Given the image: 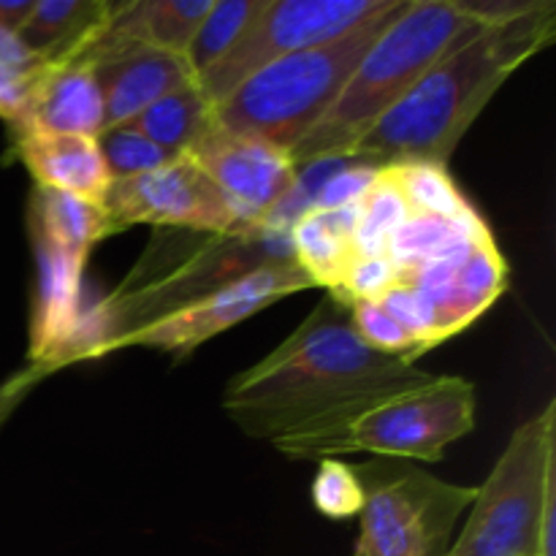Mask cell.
<instances>
[{"label": "cell", "mask_w": 556, "mask_h": 556, "mask_svg": "<svg viewBox=\"0 0 556 556\" xmlns=\"http://www.w3.org/2000/svg\"><path fill=\"white\" fill-rule=\"evenodd\" d=\"M478 25L462 0H410L372 43L334 106L288 150L293 166L337 161L391 112L418 79Z\"/></svg>", "instance_id": "cell-5"}, {"label": "cell", "mask_w": 556, "mask_h": 556, "mask_svg": "<svg viewBox=\"0 0 556 556\" xmlns=\"http://www.w3.org/2000/svg\"><path fill=\"white\" fill-rule=\"evenodd\" d=\"M43 71L47 63L38 60L16 33L0 30V119H5L11 130L25 128L27 109Z\"/></svg>", "instance_id": "cell-25"}, {"label": "cell", "mask_w": 556, "mask_h": 556, "mask_svg": "<svg viewBox=\"0 0 556 556\" xmlns=\"http://www.w3.org/2000/svg\"><path fill=\"white\" fill-rule=\"evenodd\" d=\"M416 372L413 364L372 351L353 329L351 309L326 299L269 356L233 375L223 407L244 434L277 440L342 402Z\"/></svg>", "instance_id": "cell-2"}, {"label": "cell", "mask_w": 556, "mask_h": 556, "mask_svg": "<svg viewBox=\"0 0 556 556\" xmlns=\"http://www.w3.org/2000/svg\"><path fill=\"white\" fill-rule=\"evenodd\" d=\"M356 223L358 204L340 210L309 206L291 223V255L315 286L340 291L351 266L362 258L356 250Z\"/></svg>", "instance_id": "cell-19"}, {"label": "cell", "mask_w": 556, "mask_h": 556, "mask_svg": "<svg viewBox=\"0 0 556 556\" xmlns=\"http://www.w3.org/2000/svg\"><path fill=\"white\" fill-rule=\"evenodd\" d=\"M212 3L215 0H125L106 33L79 60L125 47L161 49L185 58Z\"/></svg>", "instance_id": "cell-16"}, {"label": "cell", "mask_w": 556, "mask_h": 556, "mask_svg": "<svg viewBox=\"0 0 556 556\" xmlns=\"http://www.w3.org/2000/svg\"><path fill=\"white\" fill-rule=\"evenodd\" d=\"M215 125V109L210 106L195 85L168 92L166 98L152 103L141 114L123 123V128L155 141L174 155H185L193 144H199Z\"/></svg>", "instance_id": "cell-21"}, {"label": "cell", "mask_w": 556, "mask_h": 556, "mask_svg": "<svg viewBox=\"0 0 556 556\" xmlns=\"http://www.w3.org/2000/svg\"><path fill=\"white\" fill-rule=\"evenodd\" d=\"M313 505L326 519H353L364 508V486L356 467L342 459H320L313 481Z\"/></svg>", "instance_id": "cell-28"}, {"label": "cell", "mask_w": 556, "mask_h": 556, "mask_svg": "<svg viewBox=\"0 0 556 556\" xmlns=\"http://www.w3.org/2000/svg\"><path fill=\"white\" fill-rule=\"evenodd\" d=\"M378 304L402 326V331L416 342L418 356H424V353L432 351V348H438L440 342H443L438 326V313H434L432 302H429L421 291H416V288L396 282L391 291H386L383 296L378 299Z\"/></svg>", "instance_id": "cell-29"}, {"label": "cell", "mask_w": 556, "mask_h": 556, "mask_svg": "<svg viewBox=\"0 0 556 556\" xmlns=\"http://www.w3.org/2000/svg\"><path fill=\"white\" fill-rule=\"evenodd\" d=\"M396 282H400V271H396V266L386 255H378V258H358L351 266V271H348L340 291H334L331 299L342 302L345 307L353 302H378Z\"/></svg>", "instance_id": "cell-31"}, {"label": "cell", "mask_w": 556, "mask_h": 556, "mask_svg": "<svg viewBox=\"0 0 556 556\" xmlns=\"http://www.w3.org/2000/svg\"><path fill=\"white\" fill-rule=\"evenodd\" d=\"M103 206L119 231L136 223L195 233H242L258 228L239 215L226 193L188 155L139 177L112 179Z\"/></svg>", "instance_id": "cell-10"}, {"label": "cell", "mask_w": 556, "mask_h": 556, "mask_svg": "<svg viewBox=\"0 0 556 556\" xmlns=\"http://www.w3.org/2000/svg\"><path fill=\"white\" fill-rule=\"evenodd\" d=\"M481 239H492V231L486 226L467 228L459 223L440 220V217L410 215L391 237L386 258L396 266L400 275H407L462 244L481 242Z\"/></svg>", "instance_id": "cell-23"}, {"label": "cell", "mask_w": 556, "mask_h": 556, "mask_svg": "<svg viewBox=\"0 0 556 556\" xmlns=\"http://www.w3.org/2000/svg\"><path fill=\"white\" fill-rule=\"evenodd\" d=\"M410 0H389L383 11L318 47L266 65L215 106V123L291 150L334 106L353 71Z\"/></svg>", "instance_id": "cell-6"}, {"label": "cell", "mask_w": 556, "mask_h": 556, "mask_svg": "<svg viewBox=\"0 0 556 556\" xmlns=\"http://www.w3.org/2000/svg\"><path fill=\"white\" fill-rule=\"evenodd\" d=\"M226 193L253 226L275 220V212L296 188L299 172L282 147L258 136L233 134L212 125L210 134L185 152Z\"/></svg>", "instance_id": "cell-12"}, {"label": "cell", "mask_w": 556, "mask_h": 556, "mask_svg": "<svg viewBox=\"0 0 556 556\" xmlns=\"http://www.w3.org/2000/svg\"><path fill=\"white\" fill-rule=\"evenodd\" d=\"M43 378H49L47 369L36 367V364H27L25 369L11 375L5 383H0V429L9 424V418L20 410L22 402L30 396V391H36V386L41 383Z\"/></svg>", "instance_id": "cell-33"}, {"label": "cell", "mask_w": 556, "mask_h": 556, "mask_svg": "<svg viewBox=\"0 0 556 556\" xmlns=\"http://www.w3.org/2000/svg\"><path fill=\"white\" fill-rule=\"evenodd\" d=\"M266 0H215L210 14L201 20L199 30H195L193 41H190L185 60H188L190 71H193L195 81L201 74L212 68L217 60L226 58L239 38L248 33L255 16L261 14Z\"/></svg>", "instance_id": "cell-24"}, {"label": "cell", "mask_w": 556, "mask_h": 556, "mask_svg": "<svg viewBox=\"0 0 556 556\" xmlns=\"http://www.w3.org/2000/svg\"><path fill=\"white\" fill-rule=\"evenodd\" d=\"M288 231L291 226L286 228L271 220L242 233L185 231L188 242H152L150 250L172 264L163 266L141 255L128 280L119 282L96 307L81 313L68 364L112 353L114 342L130 331L188 307L261 266L293 261Z\"/></svg>", "instance_id": "cell-3"}, {"label": "cell", "mask_w": 556, "mask_h": 556, "mask_svg": "<svg viewBox=\"0 0 556 556\" xmlns=\"http://www.w3.org/2000/svg\"><path fill=\"white\" fill-rule=\"evenodd\" d=\"M375 179H378V166H358L334 174L320 185L313 206L315 210H340V206L362 204Z\"/></svg>", "instance_id": "cell-32"}, {"label": "cell", "mask_w": 556, "mask_h": 556, "mask_svg": "<svg viewBox=\"0 0 556 556\" xmlns=\"http://www.w3.org/2000/svg\"><path fill=\"white\" fill-rule=\"evenodd\" d=\"M25 128L98 139L103 130V96L85 60L47 65L33 92Z\"/></svg>", "instance_id": "cell-17"}, {"label": "cell", "mask_w": 556, "mask_h": 556, "mask_svg": "<svg viewBox=\"0 0 556 556\" xmlns=\"http://www.w3.org/2000/svg\"><path fill=\"white\" fill-rule=\"evenodd\" d=\"M36 3L38 0H0V30L20 33L36 11Z\"/></svg>", "instance_id": "cell-34"}, {"label": "cell", "mask_w": 556, "mask_h": 556, "mask_svg": "<svg viewBox=\"0 0 556 556\" xmlns=\"http://www.w3.org/2000/svg\"><path fill=\"white\" fill-rule=\"evenodd\" d=\"M356 476L364 508L353 556H445L456 521L476 500V486L448 483L396 459H369Z\"/></svg>", "instance_id": "cell-8"}, {"label": "cell", "mask_w": 556, "mask_h": 556, "mask_svg": "<svg viewBox=\"0 0 556 556\" xmlns=\"http://www.w3.org/2000/svg\"><path fill=\"white\" fill-rule=\"evenodd\" d=\"M307 288H315V282L309 280L307 271L296 261L261 266V269L239 277L231 286L130 331L128 337L114 342L112 351H119V348H150V351L188 356L212 337L223 334L231 326L253 318L255 313L271 307L280 299L307 291Z\"/></svg>", "instance_id": "cell-11"}, {"label": "cell", "mask_w": 556, "mask_h": 556, "mask_svg": "<svg viewBox=\"0 0 556 556\" xmlns=\"http://www.w3.org/2000/svg\"><path fill=\"white\" fill-rule=\"evenodd\" d=\"M472 427L476 386L456 375L418 369L413 378L342 402L271 443L288 459L372 454L375 459L440 462Z\"/></svg>", "instance_id": "cell-4"}, {"label": "cell", "mask_w": 556, "mask_h": 556, "mask_svg": "<svg viewBox=\"0 0 556 556\" xmlns=\"http://www.w3.org/2000/svg\"><path fill=\"white\" fill-rule=\"evenodd\" d=\"M391 182L402 193L413 215L440 217V220L459 223L467 228H483V217L472 210L445 166L432 163H400V166H383Z\"/></svg>", "instance_id": "cell-22"}, {"label": "cell", "mask_w": 556, "mask_h": 556, "mask_svg": "<svg viewBox=\"0 0 556 556\" xmlns=\"http://www.w3.org/2000/svg\"><path fill=\"white\" fill-rule=\"evenodd\" d=\"M556 402L521 424L476 489L462 535L445 556H538L546 500L556 492Z\"/></svg>", "instance_id": "cell-7"}, {"label": "cell", "mask_w": 556, "mask_h": 556, "mask_svg": "<svg viewBox=\"0 0 556 556\" xmlns=\"http://www.w3.org/2000/svg\"><path fill=\"white\" fill-rule=\"evenodd\" d=\"M348 309H351V324L356 334L372 351L383 353V356L402 358L407 364H416V342L402 331V326L378 302H353L348 304Z\"/></svg>", "instance_id": "cell-30"}, {"label": "cell", "mask_w": 556, "mask_h": 556, "mask_svg": "<svg viewBox=\"0 0 556 556\" xmlns=\"http://www.w3.org/2000/svg\"><path fill=\"white\" fill-rule=\"evenodd\" d=\"M125 0H38L16 33L47 65L79 60L106 33Z\"/></svg>", "instance_id": "cell-18"}, {"label": "cell", "mask_w": 556, "mask_h": 556, "mask_svg": "<svg viewBox=\"0 0 556 556\" xmlns=\"http://www.w3.org/2000/svg\"><path fill=\"white\" fill-rule=\"evenodd\" d=\"M103 96V130L117 128L150 109L168 92L195 85L182 54L147 47H125L85 60Z\"/></svg>", "instance_id": "cell-14"}, {"label": "cell", "mask_w": 556, "mask_h": 556, "mask_svg": "<svg viewBox=\"0 0 556 556\" xmlns=\"http://www.w3.org/2000/svg\"><path fill=\"white\" fill-rule=\"evenodd\" d=\"M27 228L30 237L85 258H90V250L98 242L119 231L103 204L38 185L33 188L30 206H27Z\"/></svg>", "instance_id": "cell-20"}, {"label": "cell", "mask_w": 556, "mask_h": 556, "mask_svg": "<svg viewBox=\"0 0 556 556\" xmlns=\"http://www.w3.org/2000/svg\"><path fill=\"white\" fill-rule=\"evenodd\" d=\"M98 147H101L103 163H106L109 177L112 179L139 177V174L155 172V168L166 166V163L179 157L174 155V152L157 147L155 141L123 128V125L101 130V134H98Z\"/></svg>", "instance_id": "cell-27"}, {"label": "cell", "mask_w": 556, "mask_h": 556, "mask_svg": "<svg viewBox=\"0 0 556 556\" xmlns=\"http://www.w3.org/2000/svg\"><path fill=\"white\" fill-rule=\"evenodd\" d=\"M386 5L389 0H266L237 47L201 74L195 87L215 109L261 68L342 36Z\"/></svg>", "instance_id": "cell-9"}, {"label": "cell", "mask_w": 556, "mask_h": 556, "mask_svg": "<svg viewBox=\"0 0 556 556\" xmlns=\"http://www.w3.org/2000/svg\"><path fill=\"white\" fill-rule=\"evenodd\" d=\"M36 253V291L30 313V364L49 375L68 364V351L81 320V275L85 255L65 253L30 237Z\"/></svg>", "instance_id": "cell-13"}, {"label": "cell", "mask_w": 556, "mask_h": 556, "mask_svg": "<svg viewBox=\"0 0 556 556\" xmlns=\"http://www.w3.org/2000/svg\"><path fill=\"white\" fill-rule=\"evenodd\" d=\"M14 150L38 188L63 190L79 199L103 204L112 185L101 147L92 136L49 134V130H14Z\"/></svg>", "instance_id": "cell-15"}, {"label": "cell", "mask_w": 556, "mask_h": 556, "mask_svg": "<svg viewBox=\"0 0 556 556\" xmlns=\"http://www.w3.org/2000/svg\"><path fill=\"white\" fill-rule=\"evenodd\" d=\"M556 36V3L538 0L527 14L481 25L454 43L413 90L372 125L348 157L367 166H445L462 136L500 87Z\"/></svg>", "instance_id": "cell-1"}, {"label": "cell", "mask_w": 556, "mask_h": 556, "mask_svg": "<svg viewBox=\"0 0 556 556\" xmlns=\"http://www.w3.org/2000/svg\"><path fill=\"white\" fill-rule=\"evenodd\" d=\"M410 206L405 204L396 185L391 182L389 172L383 166L378 168V179L358 204V223H356V250L362 258H378L389 250L391 237L396 228L410 217Z\"/></svg>", "instance_id": "cell-26"}]
</instances>
